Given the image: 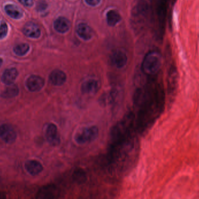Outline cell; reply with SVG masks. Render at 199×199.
Here are the masks:
<instances>
[{"mask_svg":"<svg viewBox=\"0 0 199 199\" xmlns=\"http://www.w3.org/2000/svg\"><path fill=\"white\" fill-rule=\"evenodd\" d=\"M162 58L158 52H150L146 56L142 63L143 71L149 75L157 74L161 69Z\"/></svg>","mask_w":199,"mask_h":199,"instance_id":"1","label":"cell"},{"mask_svg":"<svg viewBox=\"0 0 199 199\" xmlns=\"http://www.w3.org/2000/svg\"><path fill=\"white\" fill-rule=\"evenodd\" d=\"M98 129L95 126L85 127L78 130L75 134V140L79 144H86L95 140L98 136Z\"/></svg>","mask_w":199,"mask_h":199,"instance_id":"2","label":"cell"},{"mask_svg":"<svg viewBox=\"0 0 199 199\" xmlns=\"http://www.w3.org/2000/svg\"><path fill=\"white\" fill-rule=\"evenodd\" d=\"M0 139L7 144L13 143L17 139V133L11 125L3 124L0 126Z\"/></svg>","mask_w":199,"mask_h":199,"instance_id":"3","label":"cell"},{"mask_svg":"<svg viewBox=\"0 0 199 199\" xmlns=\"http://www.w3.org/2000/svg\"><path fill=\"white\" fill-rule=\"evenodd\" d=\"M45 136L48 142L53 146H58L60 143V137L58 134V129L55 124H49L46 129Z\"/></svg>","mask_w":199,"mask_h":199,"instance_id":"4","label":"cell"},{"mask_svg":"<svg viewBox=\"0 0 199 199\" xmlns=\"http://www.w3.org/2000/svg\"><path fill=\"white\" fill-rule=\"evenodd\" d=\"M26 87L30 91L37 92L40 91L44 85L43 78L39 75H32L26 80Z\"/></svg>","mask_w":199,"mask_h":199,"instance_id":"5","label":"cell"},{"mask_svg":"<svg viewBox=\"0 0 199 199\" xmlns=\"http://www.w3.org/2000/svg\"><path fill=\"white\" fill-rule=\"evenodd\" d=\"M23 34L30 38L37 39L41 35V30L36 24L33 22H28L23 27Z\"/></svg>","mask_w":199,"mask_h":199,"instance_id":"6","label":"cell"},{"mask_svg":"<svg viewBox=\"0 0 199 199\" xmlns=\"http://www.w3.org/2000/svg\"><path fill=\"white\" fill-rule=\"evenodd\" d=\"M100 88V83L98 81L94 79H90L85 81L82 86V92L87 95H93L97 93Z\"/></svg>","mask_w":199,"mask_h":199,"instance_id":"7","label":"cell"},{"mask_svg":"<svg viewBox=\"0 0 199 199\" xmlns=\"http://www.w3.org/2000/svg\"><path fill=\"white\" fill-rule=\"evenodd\" d=\"M49 80L55 86L62 85L67 80V75L64 72L60 69H55L50 74Z\"/></svg>","mask_w":199,"mask_h":199,"instance_id":"8","label":"cell"},{"mask_svg":"<svg viewBox=\"0 0 199 199\" xmlns=\"http://www.w3.org/2000/svg\"><path fill=\"white\" fill-rule=\"evenodd\" d=\"M17 75L18 71L15 68L8 69L3 72L1 77V81L4 84L9 85L15 82Z\"/></svg>","mask_w":199,"mask_h":199,"instance_id":"9","label":"cell"},{"mask_svg":"<svg viewBox=\"0 0 199 199\" xmlns=\"http://www.w3.org/2000/svg\"><path fill=\"white\" fill-rule=\"evenodd\" d=\"M25 168L27 171L33 176L39 174L43 169V165L36 160H29L26 161Z\"/></svg>","mask_w":199,"mask_h":199,"instance_id":"10","label":"cell"},{"mask_svg":"<svg viewBox=\"0 0 199 199\" xmlns=\"http://www.w3.org/2000/svg\"><path fill=\"white\" fill-rule=\"evenodd\" d=\"M70 23L66 18H58L54 23V29L59 33L64 34L69 30Z\"/></svg>","mask_w":199,"mask_h":199,"instance_id":"11","label":"cell"},{"mask_svg":"<svg viewBox=\"0 0 199 199\" xmlns=\"http://www.w3.org/2000/svg\"><path fill=\"white\" fill-rule=\"evenodd\" d=\"M4 9L7 14L12 19H19L23 17V12L22 9L14 4L6 5Z\"/></svg>","mask_w":199,"mask_h":199,"instance_id":"12","label":"cell"},{"mask_svg":"<svg viewBox=\"0 0 199 199\" xmlns=\"http://www.w3.org/2000/svg\"><path fill=\"white\" fill-rule=\"evenodd\" d=\"M76 32L79 36L84 40H89L93 36L92 28L86 24H80L76 28Z\"/></svg>","mask_w":199,"mask_h":199,"instance_id":"13","label":"cell"},{"mask_svg":"<svg viewBox=\"0 0 199 199\" xmlns=\"http://www.w3.org/2000/svg\"><path fill=\"white\" fill-rule=\"evenodd\" d=\"M111 61L113 64L118 68L123 67L127 61L126 56L120 51L114 52L111 56Z\"/></svg>","mask_w":199,"mask_h":199,"instance_id":"14","label":"cell"},{"mask_svg":"<svg viewBox=\"0 0 199 199\" xmlns=\"http://www.w3.org/2000/svg\"><path fill=\"white\" fill-rule=\"evenodd\" d=\"M19 94V88L16 85H9L2 92L1 94V96L4 98H11L15 97Z\"/></svg>","mask_w":199,"mask_h":199,"instance_id":"15","label":"cell"},{"mask_svg":"<svg viewBox=\"0 0 199 199\" xmlns=\"http://www.w3.org/2000/svg\"><path fill=\"white\" fill-rule=\"evenodd\" d=\"M121 19L120 15L115 10H110L107 14V20L110 26H115Z\"/></svg>","mask_w":199,"mask_h":199,"instance_id":"16","label":"cell"},{"mask_svg":"<svg viewBox=\"0 0 199 199\" xmlns=\"http://www.w3.org/2000/svg\"><path fill=\"white\" fill-rule=\"evenodd\" d=\"M29 49L30 46L28 44L22 43L16 45L14 47L13 51L18 56H23L29 51Z\"/></svg>","mask_w":199,"mask_h":199,"instance_id":"17","label":"cell"},{"mask_svg":"<svg viewBox=\"0 0 199 199\" xmlns=\"http://www.w3.org/2000/svg\"><path fill=\"white\" fill-rule=\"evenodd\" d=\"M54 189L53 186H47L43 188V189H41L38 194V197L39 198H50L54 193Z\"/></svg>","mask_w":199,"mask_h":199,"instance_id":"18","label":"cell"},{"mask_svg":"<svg viewBox=\"0 0 199 199\" xmlns=\"http://www.w3.org/2000/svg\"><path fill=\"white\" fill-rule=\"evenodd\" d=\"M8 27L5 22H2L0 24V40L4 39L8 34Z\"/></svg>","mask_w":199,"mask_h":199,"instance_id":"19","label":"cell"},{"mask_svg":"<svg viewBox=\"0 0 199 199\" xmlns=\"http://www.w3.org/2000/svg\"><path fill=\"white\" fill-rule=\"evenodd\" d=\"M22 5L27 7H31L33 5V0H18Z\"/></svg>","mask_w":199,"mask_h":199,"instance_id":"20","label":"cell"},{"mask_svg":"<svg viewBox=\"0 0 199 199\" xmlns=\"http://www.w3.org/2000/svg\"><path fill=\"white\" fill-rule=\"evenodd\" d=\"M83 173V172L81 171H77L76 172V175L75 176V177L76 178V181H80V182H82V180H83V179H85V176H80L82 175V173Z\"/></svg>","mask_w":199,"mask_h":199,"instance_id":"21","label":"cell"},{"mask_svg":"<svg viewBox=\"0 0 199 199\" xmlns=\"http://www.w3.org/2000/svg\"><path fill=\"white\" fill-rule=\"evenodd\" d=\"M85 1L87 4L91 6H95L98 5L100 2V0H85Z\"/></svg>","mask_w":199,"mask_h":199,"instance_id":"22","label":"cell"},{"mask_svg":"<svg viewBox=\"0 0 199 199\" xmlns=\"http://www.w3.org/2000/svg\"><path fill=\"white\" fill-rule=\"evenodd\" d=\"M5 194L4 193L0 192V199H5Z\"/></svg>","mask_w":199,"mask_h":199,"instance_id":"23","label":"cell"},{"mask_svg":"<svg viewBox=\"0 0 199 199\" xmlns=\"http://www.w3.org/2000/svg\"><path fill=\"white\" fill-rule=\"evenodd\" d=\"M2 63H3L2 59L1 58H0V67H1V66H2Z\"/></svg>","mask_w":199,"mask_h":199,"instance_id":"24","label":"cell"},{"mask_svg":"<svg viewBox=\"0 0 199 199\" xmlns=\"http://www.w3.org/2000/svg\"><path fill=\"white\" fill-rule=\"evenodd\" d=\"M1 178H0V183H1Z\"/></svg>","mask_w":199,"mask_h":199,"instance_id":"25","label":"cell"}]
</instances>
